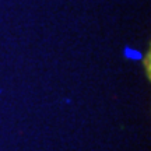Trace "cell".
<instances>
[{
  "label": "cell",
  "instance_id": "1",
  "mask_svg": "<svg viewBox=\"0 0 151 151\" xmlns=\"http://www.w3.org/2000/svg\"><path fill=\"white\" fill-rule=\"evenodd\" d=\"M123 56L126 58V59L134 60V62H137V60H143V53H141L140 50H139V49L130 48V46H124Z\"/></svg>",
  "mask_w": 151,
  "mask_h": 151
}]
</instances>
